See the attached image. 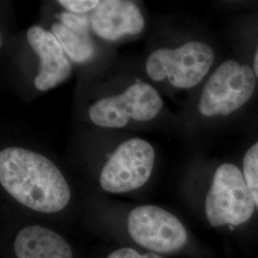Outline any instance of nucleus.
<instances>
[{"instance_id":"39448f33","label":"nucleus","mask_w":258,"mask_h":258,"mask_svg":"<svg viewBox=\"0 0 258 258\" xmlns=\"http://www.w3.org/2000/svg\"><path fill=\"white\" fill-rule=\"evenodd\" d=\"M163 107V100L148 83L137 82L118 95L105 97L89 107L90 120L106 128L124 127L129 120L148 121Z\"/></svg>"},{"instance_id":"4468645a","label":"nucleus","mask_w":258,"mask_h":258,"mask_svg":"<svg viewBox=\"0 0 258 258\" xmlns=\"http://www.w3.org/2000/svg\"><path fill=\"white\" fill-rule=\"evenodd\" d=\"M58 18L60 19V23H62L64 26L69 29H72L78 32H84L88 33V26L89 22L88 19L85 17L76 15L72 13H61Z\"/></svg>"},{"instance_id":"1a4fd4ad","label":"nucleus","mask_w":258,"mask_h":258,"mask_svg":"<svg viewBox=\"0 0 258 258\" xmlns=\"http://www.w3.org/2000/svg\"><path fill=\"white\" fill-rule=\"evenodd\" d=\"M90 24L95 34L108 41L138 35L145 19L138 6L127 0H102L93 11Z\"/></svg>"},{"instance_id":"2eb2a0df","label":"nucleus","mask_w":258,"mask_h":258,"mask_svg":"<svg viewBox=\"0 0 258 258\" xmlns=\"http://www.w3.org/2000/svg\"><path fill=\"white\" fill-rule=\"evenodd\" d=\"M107 258H145V255L134 249L122 248L111 252Z\"/></svg>"},{"instance_id":"f03ea898","label":"nucleus","mask_w":258,"mask_h":258,"mask_svg":"<svg viewBox=\"0 0 258 258\" xmlns=\"http://www.w3.org/2000/svg\"><path fill=\"white\" fill-rule=\"evenodd\" d=\"M254 208L255 202L239 168L231 164L219 166L205 203L210 224L237 226L249 220Z\"/></svg>"},{"instance_id":"9b49d317","label":"nucleus","mask_w":258,"mask_h":258,"mask_svg":"<svg viewBox=\"0 0 258 258\" xmlns=\"http://www.w3.org/2000/svg\"><path fill=\"white\" fill-rule=\"evenodd\" d=\"M52 33L63 48L65 54L75 62L83 63L92 58L95 46L88 33L74 31L62 23H54Z\"/></svg>"},{"instance_id":"f3484780","label":"nucleus","mask_w":258,"mask_h":258,"mask_svg":"<svg viewBox=\"0 0 258 258\" xmlns=\"http://www.w3.org/2000/svg\"><path fill=\"white\" fill-rule=\"evenodd\" d=\"M144 255H145V258H163L159 256L155 252H147Z\"/></svg>"},{"instance_id":"20e7f679","label":"nucleus","mask_w":258,"mask_h":258,"mask_svg":"<svg viewBox=\"0 0 258 258\" xmlns=\"http://www.w3.org/2000/svg\"><path fill=\"white\" fill-rule=\"evenodd\" d=\"M255 74L249 65L230 59L223 62L206 83L199 111L206 117L228 116L249 101L255 89Z\"/></svg>"},{"instance_id":"9d476101","label":"nucleus","mask_w":258,"mask_h":258,"mask_svg":"<svg viewBox=\"0 0 258 258\" xmlns=\"http://www.w3.org/2000/svg\"><path fill=\"white\" fill-rule=\"evenodd\" d=\"M14 249L18 258H73L69 244L41 226L23 228L16 237Z\"/></svg>"},{"instance_id":"7ed1b4c3","label":"nucleus","mask_w":258,"mask_h":258,"mask_svg":"<svg viewBox=\"0 0 258 258\" xmlns=\"http://www.w3.org/2000/svg\"><path fill=\"white\" fill-rule=\"evenodd\" d=\"M214 53L200 41H190L176 49L162 48L147 60V73L155 82L167 80L176 88L188 89L201 83L211 69Z\"/></svg>"},{"instance_id":"dca6fc26","label":"nucleus","mask_w":258,"mask_h":258,"mask_svg":"<svg viewBox=\"0 0 258 258\" xmlns=\"http://www.w3.org/2000/svg\"><path fill=\"white\" fill-rule=\"evenodd\" d=\"M253 70H254V74L257 76L258 78V48L255 52L254 55V60H253Z\"/></svg>"},{"instance_id":"6e6552de","label":"nucleus","mask_w":258,"mask_h":258,"mask_svg":"<svg viewBox=\"0 0 258 258\" xmlns=\"http://www.w3.org/2000/svg\"><path fill=\"white\" fill-rule=\"evenodd\" d=\"M27 40L40 60L39 71L35 78L37 89L48 91L69 78L72 67L53 33L32 26L28 30Z\"/></svg>"},{"instance_id":"f8f14e48","label":"nucleus","mask_w":258,"mask_h":258,"mask_svg":"<svg viewBox=\"0 0 258 258\" xmlns=\"http://www.w3.org/2000/svg\"><path fill=\"white\" fill-rule=\"evenodd\" d=\"M243 175L258 209V142L249 148L244 157Z\"/></svg>"},{"instance_id":"f257e3e1","label":"nucleus","mask_w":258,"mask_h":258,"mask_svg":"<svg viewBox=\"0 0 258 258\" xmlns=\"http://www.w3.org/2000/svg\"><path fill=\"white\" fill-rule=\"evenodd\" d=\"M0 183L15 200L36 212H59L71 198L69 184L55 164L26 148L1 150Z\"/></svg>"},{"instance_id":"ddd939ff","label":"nucleus","mask_w":258,"mask_h":258,"mask_svg":"<svg viewBox=\"0 0 258 258\" xmlns=\"http://www.w3.org/2000/svg\"><path fill=\"white\" fill-rule=\"evenodd\" d=\"M57 2L65 10L76 15H81L94 11L100 3V1L98 0H58Z\"/></svg>"},{"instance_id":"423d86ee","label":"nucleus","mask_w":258,"mask_h":258,"mask_svg":"<svg viewBox=\"0 0 258 258\" xmlns=\"http://www.w3.org/2000/svg\"><path fill=\"white\" fill-rule=\"evenodd\" d=\"M155 150L148 141L130 139L117 148L102 168L100 183L110 194H124L143 186L149 180Z\"/></svg>"},{"instance_id":"0eeeda50","label":"nucleus","mask_w":258,"mask_h":258,"mask_svg":"<svg viewBox=\"0 0 258 258\" xmlns=\"http://www.w3.org/2000/svg\"><path fill=\"white\" fill-rule=\"evenodd\" d=\"M127 230L138 245L161 253L181 249L187 240L186 231L179 219L153 205L140 206L130 212Z\"/></svg>"}]
</instances>
